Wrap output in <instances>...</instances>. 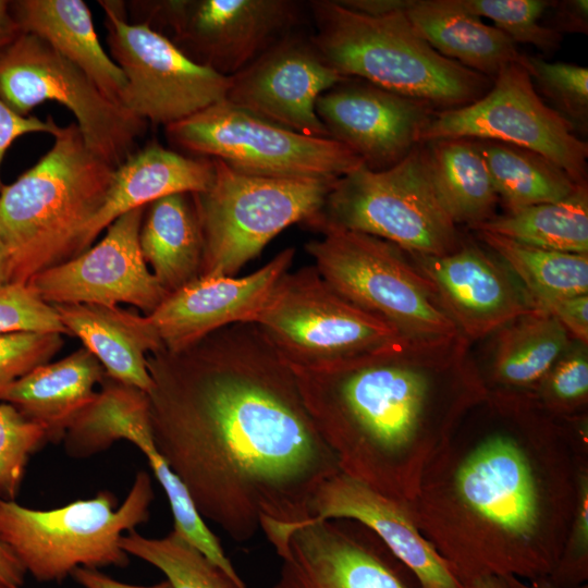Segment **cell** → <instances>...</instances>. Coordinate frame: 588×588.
<instances>
[{
	"label": "cell",
	"mask_w": 588,
	"mask_h": 588,
	"mask_svg": "<svg viewBox=\"0 0 588 588\" xmlns=\"http://www.w3.org/2000/svg\"><path fill=\"white\" fill-rule=\"evenodd\" d=\"M146 360L156 445L200 516L237 542L305 523L340 468L259 326L230 324Z\"/></svg>",
	"instance_id": "1"
},
{
	"label": "cell",
	"mask_w": 588,
	"mask_h": 588,
	"mask_svg": "<svg viewBox=\"0 0 588 588\" xmlns=\"http://www.w3.org/2000/svg\"><path fill=\"white\" fill-rule=\"evenodd\" d=\"M575 417L548 414L528 393L488 391L430 461L405 505L462 585L552 574L587 467Z\"/></svg>",
	"instance_id": "2"
},
{
	"label": "cell",
	"mask_w": 588,
	"mask_h": 588,
	"mask_svg": "<svg viewBox=\"0 0 588 588\" xmlns=\"http://www.w3.org/2000/svg\"><path fill=\"white\" fill-rule=\"evenodd\" d=\"M292 369L340 471L402 502L416 497L430 461L488 393L462 334L401 336L352 359Z\"/></svg>",
	"instance_id": "3"
},
{
	"label": "cell",
	"mask_w": 588,
	"mask_h": 588,
	"mask_svg": "<svg viewBox=\"0 0 588 588\" xmlns=\"http://www.w3.org/2000/svg\"><path fill=\"white\" fill-rule=\"evenodd\" d=\"M52 136V147L0 191L9 283L27 284L84 253L89 224L111 186L114 168L88 148L76 123Z\"/></svg>",
	"instance_id": "4"
},
{
	"label": "cell",
	"mask_w": 588,
	"mask_h": 588,
	"mask_svg": "<svg viewBox=\"0 0 588 588\" xmlns=\"http://www.w3.org/2000/svg\"><path fill=\"white\" fill-rule=\"evenodd\" d=\"M401 7L388 14L354 11L339 0H313V42L342 76L449 110L491 87L487 76L441 56L412 27Z\"/></svg>",
	"instance_id": "5"
},
{
	"label": "cell",
	"mask_w": 588,
	"mask_h": 588,
	"mask_svg": "<svg viewBox=\"0 0 588 588\" xmlns=\"http://www.w3.org/2000/svg\"><path fill=\"white\" fill-rule=\"evenodd\" d=\"M151 477L139 470L121 504L108 490L61 507L36 510L0 498V543L42 583L61 581L78 567H125L120 540L149 518Z\"/></svg>",
	"instance_id": "6"
},
{
	"label": "cell",
	"mask_w": 588,
	"mask_h": 588,
	"mask_svg": "<svg viewBox=\"0 0 588 588\" xmlns=\"http://www.w3.org/2000/svg\"><path fill=\"white\" fill-rule=\"evenodd\" d=\"M306 225L360 232L429 256L453 253L464 242L434 191L424 144L388 169L362 166L338 179Z\"/></svg>",
	"instance_id": "7"
},
{
	"label": "cell",
	"mask_w": 588,
	"mask_h": 588,
	"mask_svg": "<svg viewBox=\"0 0 588 588\" xmlns=\"http://www.w3.org/2000/svg\"><path fill=\"white\" fill-rule=\"evenodd\" d=\"M212 160L211 185L191 194L203 236L199 278L235 277L284 229L313 219L336 182L256 176Z\"/></svg>",
	"instance_id": "8"
},
{
	"label": "cell",
	"mask_w": 588,
	"mask_h": 588,
	"mask_svg": "<svg viewBox=\"0 0 588 588\" xmlns=\"http://www.w3.org/2000/svg\"><path fill=\"white\" fill-rule=\"evenodd\" d=\"M308 242L321 277L342 296L402 336L433 340L461 334L430 282L407 253L373 235L326 229Z\"/></svg>",
	"instance_id": "9"
},
{
	"label": "cell",
	"mask_w": 588,
	"mask_h": 588,
	"mask_svg": "<svg viewBox=\"0 0 588 588\" xmlns=\"http://www.w3.org/2000/svg\"><path fill=\"white\" fill-rule=\"evenodd\" d=\"M166 134L182 150L256 176L338 180L364 166L340 142L294 132L226 99L166 126Z\"/></svg>",
	"instance_id": "10"
},
{
	"label": "cell",
	"mask_w": 588,
	"mask_h": 588,
	"mask_svg": "<svg viewBox=\"0 0 588 588\" xmlns=\"http://www.w3.org/2000/svg\"><path fill=\"white\" fill-rule=\"evenodd\" d=\"M254 322L281 357L297 368L352 359L402 336L336 292L314 265L289 270Z\"/></svg>",
	"instance_id": "11"
},
{
	"label": "cell",
	"mask_w": 588,
	"mask_h": 588,
	"mask_svg": "<svg viewBox=\"0 0 588 588\" xmlns=\"http://www.w3.org/2000/svg\"><path fill=\"white\" fill-rule=\"evenodd\" d=\"M0 97L23 117L45 101L63 105L76 118L88 148L114 169L136 150L147 126V121L109 99L83 70L29 33L0 51Z\"/></svg>",
	"instance_id": "12"
},
{
	"label": "cell",
	"mask_w": 588,
	"mask_h": 588,
	"mask_svg": "<svg viewBox=\"0 0 588 588\" xmlns=\"http://www.w3.org/2000/svg\"><path fill=\"white\" fill-rule=\"evenodd\" d=\"M455 137L497 140L531 150L577 184H587V143L575 134L568 120L540 98L525 62L503 68L478 100L437 110L419 144Z\"/></svg>",
	"instance_id": "13"
},
{
	"label": "cell",
	"mask_w": 588,
	"mask_h": 588,
	"mask_svg": "<svg viewBox=\"0 0 588 588\" xmlns=\"http://www.w3.org/2000/svg\"><path fill=\"white\" fill-rule=\"evenodd\" d=\"M112 60L126 78L122 106L169 126L225 99L230 76L189 59L150 23H128L121 4L99 1Z\"/></svg>",
	"instance_id": "14"
},
{
	"label": "cell",
	"mask_w": 588,
	"mask_h": 588,
	"mask_svg": "<svg viewBox=\"0 0 588 588\" xmlns=\"http://www.w3.org/2000/svg\"><path fill=\"white\" fill-rule=\"evenodd\" d=\"M151 14L173 32L189 59L232 76L293 32L303 5L293 0H170Z\"/></svg>",
	"instance_id": "15"
},
{
	"label": "cell",
	"mask_w": 588,
	"mask_h": 588,
	"mask_svg": "<svg viewBox=\"0 0 588 588\" xmlns=\"http://www.w3.org/2000/svg\"><path fill=\"white\" fill-rule=\"evenodd\" d=\"M272 547L281 560L273 588H412L404 565L352 519L303 523Z\"/></svg>",
	"instance_id": "16"
},
{
	"label": "cell",
	"mask_w": 588,
	"mask_h": 588,
	"mask_svg": "<svg viewBox=\"0 0 588 588\" xmlns=\"http://www.w3.org/2000/svg\"><path fill=\"white\" fill-rule=\"evenodd\" d=\"M145 207L117 218L95 246L34 275L29 284L48 304H130L152 313L168 296L145 262L139 230Z\"/></svg>",
	"instance_id": "17"
},
{
	"label": "cell",
	"mask_w": 588,
	"mask_h": 588,
	"mask_svg": "<svg viewBox=\"0 0 588 588\" xmlns=\"http://www.w3.org/2000/svg\"><path fill=\"white\" fill-rule=\"evenodd\" d=\"M346 79L326 61L311 37L291 32L230 76L225 99L294 132L329 137L316 101Z\"/></svg>",
	"instance_id": "18"
},
{
	"label": "cell",
	"mask_w": 588,
	"mask_h": 588,
	"mask_svg": "<svg viewBox=\"0 0 588 588\" xmlns=\"http://www.w3.org/2000/svg\"><path fill=\"white\" fill-rule=\"evenodd\" d=\"M407 255L470 343L535 310L506 265L475 243L464 241L458 249L443 256Z\"/></svg>",
	"instance_id": "19"
},
{
	"label": "cell",
	"mask_w": 588,
	"mask_h": 588,
	"mask_svg": "<svg viewBox=\"0 0 588 588\" xmlns=\"http://www.w3.org/2000/svg\"><path fill=\"white\" fill-rule=\"evenodd\" d=\"M434 112L425 102L352 78L316 101V113L329 137L347 146L371 170L401 161L419 144Z\"/></svg>",
	"instance_id": "20"
},
{
	"label": "cell",
	"mask_w": 588,
	"mask_h": 588,
	"mask_svg": "<svg viewBox=\"0 0 588 588\" xmlns=\"http://www.w3.org/2000/svg\"><path fill=\"white\" fill-rule=\"evenodd\" d=\"M294 256L295 248L287 247L247 275L198 278L146 317L169 352L185 350L226 326L254 322Z\"/></svg>",
	"instance_id": "21"
},
{
	"label": "cell",
	"mask_w": 588,
	"mask_h": 588,
	"mask_svg": "<svg viewBox=\"0 0 588 588\" xmlns=\"http://www.w3.org/2000/svg\"><path fill=\"white\" fill-rule=\"evenodd\" d=\"M328 518L352 519L370 529L411 571L420 588H462L445 561L418 530L405 502L340 471L317 490L306 522Z\"/></svg>",
	"instance_id": "22"
},
{
	"label": "cell",
	"mask_w": 588,
	"mask_h": 588,
	"mask_svg": "<svg viewBox=\"0 0 588 588\" xmlns=\"http://www.w3.org/2000/svg\"><path fill=\"white\" fill-rule=\"evenodd\" d=\"M211 158L188 157L154 142L132 152L114 169L103 206L86 233V250L123 213L172 194H195L212 183Z\"/></svg>",
	"instance_id": "23"
},
{
	"label": "cell",
	"mask_w": 588,
	"mask_h": 588,
	"mask_svg": "<svg viewBox=\"0 0 588 588\" xmlns=\"http://www.w3.org/2000/svg\"><path fill=\"white\" fill-rule=\"evenodd\" d=\"M70 335L81 339L106 376L146 393L152 381L146 357L163 347L148 318L119 306L53 304Z\"/></svg>",
	"instance_id": "24"
},
{
	"label": "cell",
	"mask_w": 588,
	"mask_h": 588,
	"mask_svg": "<svg viewBox=\"0 0 588 588\" xmlns=\"http://www.w3.org/2000/svg\"><path fill=\"white\" fill-rule=\"evenodd\" d=\"M414 30L441 56L493 81L511 63H524L516 44L455 0H403Z\"/></svg>",
	"instance_id": "25"
},
{
	"label": "cell",
	"mask_w": 588,
	"mask_h": 588,
	"mask_svg": "<svg viewBox=\"0 0 588 588\" xmlns=\"http://www.w3.org/2000/svg\"><path fill=\"white\" fill-rule=\"evenodd\" d=\"M105 377L95 355L81 347L58 362L34 368L10 385L0 401L40 425L49 441H59Z\"/></svg>",
	"instance_id": "26"
},
{
	"label": "cell",
	"mask_w": 588,
	"mask_h": 588,
	"mask_svg": "<svg viewBox=\"0 0 588 588\" xmlns=\"http://www.w3.org/2000/svg\"><path fill=\"white\" fill-rule=\"evenodd\" d=\"M11 10L24 33L36 35L83 70L112 101L122 106L126 78L103 50L91 12L82 0H17Z\"/></svg>",
	"instance_id": "27"
},
{
	"label": "cell",
	"mask_w": 588,
	"mask_h": 588,
	"mask_svg": "<svg viewBox=\"0 0 588 588\" xmlns=\"http://www.w3.org/2000/svg\"><path fill=\"white\" fill-rule=\"evenodd\" d=\"M139 247L168 295L199 278L203 236L191 194L168 195L146 206Z\"/></svg>",
	"instance_id": "28"
},
{
	"label": "cell",
	"mask_w": 588,
	"mask_h": 588,
	"mask_svg": "<svg viewBox=\"0 0 588 588\" xmlns=\"http://www.w3.org/2000/svg\"><path fill=\"white\" fill-rule=\"evenodd\" d=\"M489 371L488 391L530 392L574 339L553 317L535 309L499 329Z\"/></svg>",
	"instance_id": "29"
},
{
	"label": "cell",
	"mask_w": 588,
	"mask_h": 588,
	"mask_svg": "<svg viewBox=\"0 0 588 588\" xmlns=\"http://www.w3.org/2000/svg\"><path fill=\"white\" fill-rule=\"evenodd\" d=\"M422 144L434 191L456 225L474 229L497 216L499 197L476 139L440 138Z\"/></svg>",
	"instance_id": "30"
},
{
	"label": "cell",
	"mask_w": 588,
	"mask_h": 588,
	"mask_svg": "<svg viewBox=\"0 0 588 588\" xmlns=\"http://www.w3.org/2000/svg\"><path fill=\"white\" fill-rule=\"evenodd\" d=\"M473 230L490 232L538 248L588 254L587 184L579 185L561 200L507 211Z\"/></svg>",
	"instance_id": "31"
},
{
	"label": "cell",
	"mask_w": 588,
	"mask_h": 588,
	"mask_svg": "<svg viewBox=\"0 0 588 588\" xmlns=\"http://www.w3.org/2000/svg\"><path fill=\"white\" fill-rule=\"evenodd\" d=\"M476 140L506 212L561 200L584 185L531 150L497 140Z\"/></svg>",
	"instance_id": "32"
},
{
	"label": "cell",
	"mask_w": 588,
	"mask_h": 588,
	"mask_svg": "<svg viewBox=\"0 0 588 588\" xmlns=\"http://www.w3.org/2000/svg\"><path fill=\"white\" fill-rule=\"evenodd\" d=\"M476 233L520 282L535 309L551 299L588 294V254L538 248L486 231Z\"/></svg>",
	"instance_id": "33"
},
{
	"label": "cell",
	"mask_w": 588,
	"mask_h": 588,
	"mask_svg": "<svg viewBox=\"0 0 588 588\" xmlns=\"http://www.w3.org/2000/svg\"><path fill=\"white\" fill-rule=\"evenodd\" d=\"M149 412L145 391L106 376L101 390L65 430V452L76 458L100 453L122 440L126 428Z\"/></svg>",
	"instance_id": "34"
},
{
	"label": "cell",
	"mask_w": 588,
	"mask_h": 588,
	"mask_svg": "<svg viewBox=\"0 0 588 588\" xmlns=\"http://www.w3.org/2000/svg\"><path fill=\"white\" fill-rule=\"evenodd\" d=\"M121 548L158 568L173 588H238L213 562L174 529L161 538L136 530L124 534Z\"/></svg>",
	"instance_id": "35"
},
{
	"label": "cell",
	"mask_w": 588,
	"mask_h": 588,
	"mask_svg": "<svg viewBox=\"0 0 588 588\" xmlns=\"http://www.w3.org/2000/svg\"><path fill=\"white\" fill-rule=\"evenodd\" d=\"M462 9L493 21L515 44H528L544 53L556 51L563 35L540 24L539 19L554 4L548 0H455Z\"/></svg>",
	"instance_id": "36"
},
{
	"label": "cell",
	"mask_w": 588,
	"mask_h": 588,
	"mask_svg": "<svg viewBox=\"0 0 588 588\" xmlns=\"http://www.w3.org/2000/svg\"><path fill=\"white\" fill-rule=\"evenodd\" d=\"M525 393L554 417H574L588 400L587 344L574 340L539 384Z\"/></svg>",
	"instance_id": "37"
},
{
	"label": "cell",
	"mask_w": 588,
	"mask_h": 588,
	"mask_svg": "<svg viewBox=\"0 0 588 588\" xmlns=\"http://www.w3.org/2000/svg\"><path fill=\"white\" fill-rule=\"evenodd\" d=\"M525 66L537 93H541L555 110L568 120L575 131L587 133L588 69L565 62H548L541 58H525Z\"/></svg>",
	"instance_id": "38"
},
{
	"label": "cell",
	"mask_w": 588,
	"mask_h": 588,
	"mask_svg": "<svg viewBox=\"0 0 588 588\" xmlns=\"http://www.w3.org/2000/svg\"><path fill=\"white\" fill-rule=\"evenodd\" d=\"M46 441L47 432L13 405L0 404V498L15 500L28 460Z\"/></svg>",
	"instance_id": "39"
},
{
	"label": "cell",
	"mask_w": 588,
	"mask_h": 588,
	"mask_svg": "<svg viewBox=\"0 0 588 588\" xmlns=\"http://www.w3.org/2000/svg\"><path fill=\"white\" fill-rule=\"evenodd\" d=\"M42 332L68 334L54 307L24 283L0 284V334Z\"/></svg>",
	"instance_id": "40"
},
{
	"label": "cell",
	"mask_w": 588,
	"mask_h": 588,
	"mask_svg": "<svg viewBox=\"0 0 588 588\" xmlns=\"http://www.w3.org/2000/svg\"><path fill=\"white\" fill-rule=\"evenodd\" d=\"M62 344V334L53 332L0 334V399L16 380L49 363Z\"/></svg>",
	"instance_id": "41"
},
{
	"label": "cell",
	"mask_w": 588,
	"mask_h": 588,
	"mask_svg": "<svg viewBox=\"0 0 588 588\" xmlns=\"http://www.w3.org/2000/svg\"><path fill=\"white\" fill-rule=\"evenodd\" d=\"M562 587H577L588 578V469L579 475L578 499L561 559L548 577Z\"/></svg>",
	"instance_id": "42"
},
{
	"label": "cell",
	"mask_w": 588,
	"mask_h": 588,
	"mask_svg": "<svg viewBox=\"0 0 588 588\" xmlns=\"http://www.w3.org/2000/svg\"><path fill=\"white\" fill-rule=\"evenodd\" d=\"M536 309L553 317L574 340L588 345V294L551 299Z\"/></svg>",
	"instance_id": "43"
},
{
	"label": "cell",
	"mask_w": 588,
	"mask_h": 588,
	"mask_svg": "<svg viewBox=\"0 0 588 588\" xmlns=\"http://www.w3.org/2000/svg\"><path fill=\"white\" fill-rule=\"evenodd\" d=\"M58 127L51 115L45 121L34 115L23 117L13 111L0 97V171L5 152L16 138L36 132L53 135ZM3 186L0 174V191Z\"/></svg>",
	"instance_id": "44"
},
{
	"label": "cell",
	"mask_w": 588,
	"mask_h": 588,
	"mask_svg": "<svg viewBox=\"0 0 588 588\" xmlns=\"http://www.w3.org/2000/svg\"><path fill=\"white\" fill-rule=\"evenodd\" d=\"M555 10L549 27L559 33H585L588 30V2L587 0L555 1Z\"/></svg>",
	"instance_id": "45"
},
{
	"label": "cell",
	"mask_w": 588,
	"mask_h": 588,
	"mask_svg": "<svg viewBox=\"0 0 588 588\" xmlns=\"http://www.w3.org/2000/svg\"><path fill=\"white\" fill-rule=\"evenodd\" d=\"M71 576L83 588H173L167 579L149 586L123 583L97 568L78 567Z\"/></svg>",
	"instance_id": "46"
},
{
	"label": "cell",
	"mask_w": 588,
	"mask_h": 588,
	"mask_svg": "<svg viewBox=\"0 0 588 588\" xmlns=\"http://www.w3.org/2000/svg\"><path fill=\"white\" fill-rule=\"evenodd\" d=\"M26 572L15 556L0 543V585L21 588Z\"/></svg>",
	"instance_id": "47"
},
{
	"label": "cell",
	"mask_w": 588,
	"mask_h": 588,
	"mask_svg": "<svg viewBox=\"0 0 588 588\" xmlns=\"http://www.w3.org/2000/svg\"><path fill=\"white\" fill-rule=\"evenodd\" d=\"M23 33L12 13L11 1L0 0V51L15 41Z\"/></svg>",
	"instance_id": "48"
},
{
	"label": "cell",
	"mask_w": 588,
	"mask_h": 588,
	"mask_svg": "<svg viewBox=\"0 0 588 588\" xmlns=\"http://www.w3.org/2000/svg\"><path fill=\"white\" fill-rule=\"evenodd\" d=\"M509 588H588L587 584L577 587H562L552 583L548 577H542L532 580H524L514 576L502 577Z\"/></svg>",
	"instance_id": "49"
},
{
	"label": "cell",
	"mask_w": 588,
	"mask_h": 588,
	"mask_svg": "<svg viewBox=\"0 0 588 588\" xmlns=\"http://www.w3.org/2000/svg\"><path fill=\"white\" fill-rule=\"evenodd\" d=\"M462 588H509V586L502 577L486 576L463 584Z\"/></svg>",
	"instance_id": "50"
},
{
	"label": "cell",
	"mask_w": 588,
	"mask_h": 588,
	"mask_svg": "<svg viewBox=\"0 0 588 588\" xmlns=\"http://www.w3.org/2000/svg\"><path fill=\"white\" fill-rule=\"evenodd\" d=\"M9 283V261L5 247L0 238V284Z\"/></svg>",
	"instance_id": "51"
},
{
	"label": "cell",
	"mask_w": 588,
	"mask_h": 588,
	"mask_svg": "<svg viewBox=\"0 0 588 588\" xmlns=\"http://www.w3.org/2000/svg\"><path fill=\"white\" fill-rule=\"evenodd\" d=\"M0 588H10V587H7V586H3V585H0Z\"/></svg>",
	"instance_id": "52"
}]
</instances>
